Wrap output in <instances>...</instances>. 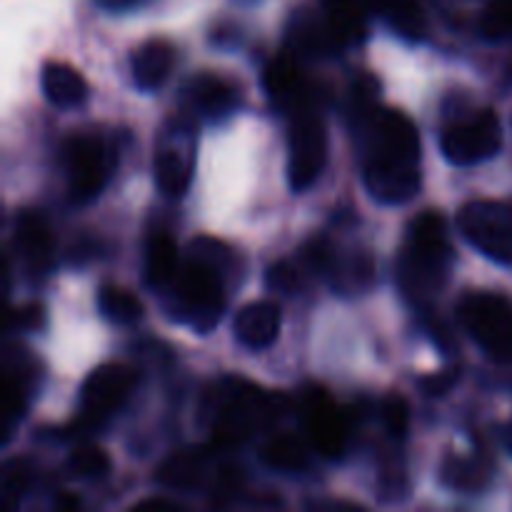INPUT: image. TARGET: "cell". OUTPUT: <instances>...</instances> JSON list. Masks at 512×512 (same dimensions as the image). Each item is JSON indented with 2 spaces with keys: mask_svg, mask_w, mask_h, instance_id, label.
I'll return each mask as SVG.
<instances>
[{
  "mask_svg": "<svg viewBox=\"0 0 512 512\" xmlns=\"http://www.w3.org/2000/svg\"><path fill=\"white\" fill-rule=\"evenodd\" d=\"M110 465V455L100 445H80L68 458V468L78 478H103L110 473Z\"/></svg>",
  "mask_w": 512,
  "mask_h": 512,
  "instance_id": "4316f807",
  "label": "cell"
},
{
  "mask_svg": "<svg viewBox=\"0 0 512 512\" xmlns=\"http://www.w3.org/2000/svg\"><path fill=\"white\" fill-rule=\"evenodd\" d=\"M230 250L213 238L193 240L190 255L170 288L175 290V310L180 320L198 333H210L225 313L223 275Z\"/></svg>",
  "mask_w": 512,
  "mask_h": 512,
  "instance_id": "7a4b0ae2",
  "label": "cell"
},
{
  "mask_svg": "<svg viewBox=\"0 0 512 512\" xmlns=\"http://www.w3.org/2000/svg\"><path fill=\"white\" fill-rule=\"evenodd\" d=\"M460 233L490 260L512 265V208L500 200H473L458 215Z\"/></svg>",
  "mask_w": 512,
  "mask_h": 512,
  "instance_id": "52a82bcc",
  "label": "cell"
},
{
  "mask_svg": "<svg viewBox=\"0 0 512 512\" xmlns=\"http://www.w3.org/2000/svg\"><path fill=\"white\" fill-rule=\"evenodd\" d=\"M440 475H443V483L453 490H478L483 488L485 478H488V470H485L478 460L448 455Z\"/></svg>",
  "mask_w": 512,
  "mask_h": 512,
  "instance_id": "484cf974",
  "label": "cell"
},
{
  "mask_svg": "<svg viewBox=\"0 0 512 512\" xmlns=\"http://www.w3.org/2000/svg\"><path fill=\"white\" fill-rule=\"evenodd\" d=\"M303 418L310 445L328 460L343 458L350 443L348 415L330 400L323 388H310L305 393Z\"/></svg>",
  "mask_w": 512,
  "mask_h": 512,
  "instance_id": "7c38bea8",
  "label": "cell"
},
{
  "mask_svg": "<svg viewBox=\"0 0 512 512\" xmlns=\"http://www.w3.org/2000/svg\"><path fill=\"white\" fill-rule=\"evenodd\" d=\"M460 380V368H448V370H440V373L433 375H425L420 378V388H423L425 395L430 398H440V395H448L450 390L455 388V383Z\"/></svg>",
  "mask_w": 512,
  "mask_h": 512,
  "instance_id": "836d02e7",
  "label": "cell"
},
{
  "mask_svg": "<svg viewBox=\"0 0 512 512\" xmlns=\"http://www.w3.org/2000/svg\"><path fill=\"white\" fill-rule=\"evenodd\" d=\"M118 155L113 145L98 135L75 133L63 145V165L68 175V195L73 203H90L103 193L113 175Z\"/></svg>",
  "mask_w": 512,
  "mask_h": 512,
  "instance_id": "5b68a950",
  "label": "cell"
},
{
  "mask_svg": "<svg viewBox=\"0 0 512 512\" xmlns=\"http://www.w3.org/2000/svg\"><path fill=\"white\" fill-rule=\"evenodd\" d=\"M480 33L488 40H503L512 35V0H490L480 15Z\"/></svg>",
  "mask_w": 512,
  "mask_h": 512,
  "instance_id": "f1b7e54d",
  "label": "cell"
},
{
  "mask_svg": "<svg viewBox=\"0 0 512 512\" xmlns=\"http://www.w3.org/2000/svg\"><path fill=\"white\" fill-rule=\"evenodd\" d=\"M503 145V128L490 108L445 125L440 148L455 165H475L490 160Z\"/></svg>",
  "mask_w": 512,
  "mask_h": 512,
  "instance_id": "ba28073f",
  "label": "cell"
},
{
  "mask_svg": "<svg viewBox=\"0 0 512 512\" xmlns=\"http://www.w3.org/2000/svg\"><path fill=\"white\" fill-rule=\"evenodd\" d=\"M188 100L193 108L205 118H220L228 115L238 103V90L233 83L213 73H200L190 80Z\"/></svg>",
  "mask_w": 512,
  "mask_h": 512,
  "instance_id": "e0dca14e",
  "label": "cell"
},
{
  "mask_svg": "<svg viewBox=\"0 0 512 512\" xmlns=\"http://www.w3.org/2000/svg\"><path fill=\"white\" fill-rule=\"evenodd\" d=\"M45 325V308L40 303H25L20 308H13L8 318V330H20V333H30V330H40Z\"/></svg>",
  "mask_w": 512,
  "mask_h": 512,
  "instance_id": "d6a6232c",
  "label": "cell"
},
{
  "mask_svg": "<svg viewBox=\"0 0 512 512\" xmlns=\"http://www.w3.org/2000/svg\"><path fill=\"white\" fill-rule=\"evenodd\" d=\"M303 275V265H295L290 263V260H278V263L270 265L268 273H265V283H268V288L273 290V293L293 295L295 290L303 285Z\"/></svg>",
  "mask_w": 512,
  "mask_h": 512,
  "instance_id": "f546056e",
  "label": "cell"
},
{
  "mask_svg": "<svg viewBox=\"0 0 512 512\" xmlns=\"http://www.w3.org/2000/svg\"><path fill=\"white\" fill-rule=\"evenodd\" d=\"M43 93L58 108H75V105L88 100V80L83 78L78 68L63 60H50L43 65Z\"/></svg>",
  "mask_w": 512,
  "mask_h": 512,
  "instance_id": "2e32d148",
  "label": "cell"
},
{
  "mask_svg": "<svg viewBox=\"0 0 512 512\" xmlns=\"http://www.w3.org/2000/svg\"><path fill=\"white\" fill-rule=\"evenodd\" d=\"M308 443L310 440H303L300 435L293 433L275 435L273 440H268L260 458H263V463L268 468L283 470V473H295V470L308 465Z\"/></svg>",
  "mask_w": 512,
  "mask_h": 512,
  "instance_id": "cb8c5ba5",
  "label": "cell"
},
{
  "mask_svg": "<svg viewBox=\"0 0 512 512\" xmlns=\"http://www.w3.org/2000/svg\"><path fill=\"white\" fill-rule=\"evenodd\" d=\"M208 473V455L203 450H175L158 468V480L165 488H198Z\"/></svg>",
  "mask_w": 512,
  "mask_h": 512,
  "instance_id": "44dd1931",
  "label": "cell"
},
{
  "mask_svg": "<svg viewBox=\"0 0 512 512\" xmlns=\"http://www.w3.org/2000/svg\"><path fill=\"white\" fill-rule=\"evenodd\" d=\"M3 495L5 498H23L25 490L30 488V480H33V468H30L28 460L13 458L3 465Z\"/></svg>",
  "mask_w": 512,
  "mask_h": 512,
  "instance_id": "4dcf8cb0",
  "label": "cell"
},
{
  "mask_svg": "<svg viewBox=\"0 0 512 512\" xmlns=\"http://www.w3.org/2000/svg\"><path fill=\"white\" fill-rule=\"evenodd\" d=\"M195 170V125L188 118L175 120L163 133L155 153V183L168 198H183Z\"/></svg>",
  "mask_w": 512,
  "mask_h": 512,
  "instance_id": "30bf717a",
  "label": "cell"
},
{
  "mask_svg": "<svg viewBox=\"0 0 512 512\" xmlns=\"http://www.w3.org/2000/svg\"><path fill=\"white\" fill-rule=\"evenodd\" d=\"M138 385V373L128 365L105 363L98 365L93 373L85 378L80 390V403H83L85 423L95 425L100 420L110 418L118 408L128 403L130 393Z\"/></svg>",
  "mask_w": 512,
  "mask_h": 512,
  "instance_id": "8fae6325",
  "label": "cell"
},
{
  "mask_svg": "<svg viewBox=\"0 0 512 512\" xmlns=\"http://www.w3.org/2000/svg\"><path fill=\"white\" fill-rule=\"evenodd\" d=\"M380 413H383V425L388 428V433L393 435V438H405V435H408L410 430L408 400L400 398V395H388V398L383 400Z\"/></svg>",
  "mask_w": 512,
  "mask_h": 512,
  "instance_id": "1f68e13d",
  "label": "cell"
},
{
  "mask_svg": "<svg viewBox=\"0 0 512 512\" xmlns=\"http://www.w3.org/2000/svg\"><path fill=\"white\" fill-rule=\"evenodd\" d=\"M280 323H283V313H280L278 303L255 300L235 315V338L250 350L270 348L278 340Z\"/></svg>",
  "mask_w": 512,
  "mask_h": 512,
  "instance_id": "5bb4252c",
  "label": "cell"
},
{
  "mask_svg": "<svg viewBox=\"0 0 512 512\" xmlns=\"http://www.w3.org/2000/svg\"><path fill=\"white\" fill-rule=\"evenodd\" d=\"M98 308L103 318H108L115 325H133L143 318L145 308L135 293L120 285H103L98 293Z\"/></svg>",
  "mask_w": 512,
  "mask_h": 512,
  "instance_id": "d4e9b609",
  "label": "cell"
},
{
  "mask_svg": "<svg viewBox=\"0 0 512 512\" xmlns=\"http://www.w3.org/2000/svg\"><path fill=\"white\" fill-rule=\"evenodd\" d=\"M175 65V48L163 38H153L133 53V80L138 88L155 90L168 80Z\"/></svg>",
  "mask_w": 512,
  "mask_h": 512,
  "instance_id": "ac0fdd59",
  "label": "cell"
},
{
  "mask_svg": "<svg viewBox=\"0 0 512 512\" xmlns=\"http://www.w3.org/2000/svg\"><path fill=\"white\" fill-rule=\"evenodd\" d=\"M323 20L333 33L338 48L363 43L368 35V3L365 0H320Z\"/></svg>",
  "mask_w": 512,
  "mask_h": 512,
  "instance_id": "9a60e30c",
  "label": "cell"
},
{
  "mask_svg": "<svg viewBox=\"0 0 512 512\" xmlns=\"http://www.w3.org/2000/svg\"><path fill=\"white\" fill-rule=\"evenodd\" d=\"M458 320L493 360H512V303L498 293H470L458 303Z\"/></svg>",
  "mask_w": 512,
  "mask_h": 512,
  "instance_id": "8992f818",
  "label": "cell"
},
{
  "mask_svg": "<svg viewBox=\"0 0 512 512\" xmlns=\"http://www.w3.org/2000/svg\"><path fill=\"white\" fill-rule=\"evenodd\" d=\"M133 510H138V512H150V510L163 512V510H183V505L173 503V500H168V498H148V500H140V503H135Z\"/></svg>",
  "mask_w": 512,
  "mask_h": 512,
  "instance_id": "e575fe53",
  "label": "cell"
},
{
  "mask_svg": "<svg viewBox=\"0 0 512 512\" xmlns=\"http://www.w3.org/2000/svg\"><path fill=\"white\" fill-rule=\"evenodd\" d=\"M180 273V253L168 233H153L145 245V280L150 288L163 290L175 283Z\"/></svg>",
  "mask_w": 512,
  "mask_h": 512,
  "instance_id": "ffe728a7",
  "label": "cell"
},
{
  "mask_svg": "<svg viewBox=\"0 0 512 512\" xmlns=\"http://www.w3.org/2000/svg\"><path fill=\"white\" fill-rule=\"evenodd\" d=\"M263 85L268 90L270 98L280 105H303L305 95V80L303 70L295 63L293 55L283 53L278 58H273L265 68Z\"/></svg>",
  "mask_w": 512,
  "mask_h": 512,
  "instance_id": "d6986e66",
  "label": "cell"
},
{
  "mask_svg": "<svg viewBox=\"0 0 512 512\" xmlns=\"http://www.w3.org/2000/svg\"><path fill=\"white\" fill-rule=\"evenodd\" d=\"M288 180L295 193L313 188L328 163V133L315 113H298L288 135Z\"/></svg>",
  "mask_w": 512,
  "mask_h": 512,
  "instance_id": "9c48e42d",
  "label": "cell"
},
{
  "mask_svg": "<svg viewBox=\"0 0 512 512\" xmlns=\"http://www.w3.org/2000/svg\"><path fill=\"white\" fill-rule=\"evenodd\" d=\"M288 408L283 395L268 393L248 380L225 378L210 393L205 413L210 418L213 440L220 448H233L253 438L258 430L273 425Z\"/></svg>",
  "mask_w": 512,
  "mask_h": 512,
  "instance_id": "277c9868",
  "label": "cell"
},
{
  "mask_svg": "<svg viewBox=\"0 0 512 512\" xmlns=\"http://www.w3.org/2000/svg\"><path fill=\"white\" fill-rule=\"evenodd\" d=\"M13 245L20 263L25 265L30 275L50 273L55 260V245L50 225L43 215L35 213V210L18 213L13 230Z\"/></svg>",
  "mask_w": 512,
  "mask_h": 512,
  "instance_id": "4fadbf2b",
  "label": "cell"
},
{
  "mask_svg": "<svg viewBox=\"0 0 512 512\" xmlns=\"http://www.w3.org/2000/svg\"><path fill=\"white\" fill-rule=\"evenodd\" d=\"M370 10L383 15L390 28L408 40H420L425 35V15L418 0H365Z\"/></svg>",
  "mask_w": 512,
  "mask_h": 512,
  "instance_id": "7402d4cb",
  "label": "cell"
},
{
  "mask_svg": "<svg viewBox=\"0 0 512 512\" xmlns=\"http://www.w3.org/2000/svg\"><path fill=\"white\" fill-rule=\"evenodd\" d=\"M453 265L448 223L438 210L420 213L410 223L398 258V283L405 298L423 305L445 285Z\"/></svg>",
  "mask_w": 512,
  "mask_h": 512,
  "instance_id": "3957f363",
  "label": "cell"
},
{
  "mask_svg": "<svg viewBox=\"0 0 512 512\" xmlns=\"http://www.w3.org/2000/svg\"><path fill=\"white\" fill-rule=\"evenodd\" d=\"M335 260H338L335 245L330 243V238H325V235H315V238H310L308 243L300 248V265H303L305 273L330 275Z\"/></svg>",
  "mask_w": 512,
  "mask_h": 512,
  "instance_id": "83f0119b",
  "label": "cell"
},
{
  "mask_svg": "<svg viewBox=\"0 0 512 512\" xmlns=\"http://www.w3.org/2000/svg\"><path fill=\"white\" fill-rule=\"evenodd\" d=\"M58 508H63V510H75V508H80V500L70 498V495H63V498H58Z\"/></svg>",
  "mask_w": 512,
  "mask_h": 512,
  "instance_id": "d590c367",
  "label": "cell"
},
{
  "mask_svg": "<svg viewBox=\"0 0 512 512\" xmlns=\"http://www.w3.org/2000/svg\"><path fill=\"white\" fill-rule=\"evenodd\" d=\"M365 133L363 180L378 203L413 200L423 185L420 133L413 120L395 108H378L360 123Z\"/></svg>",
  "mask_w": 512,
  "mask_h": 512,
  "instance_id": "6da1fadb",
  "label": "cell"
},
{
  "mask_svg": "<svg viewBox=\"0 0 512 512\" xmlns=\"http://www.w3.org/2000/svg\"><path fill=\"white\" fill-rule=\"evenodd\" d=\"M505 445L512 450V423L508 425V430H505Z\"/></svg>",
  "mask_w": 512,
  "mask_h": 512,
  "instance_id": "8d00e7d4",
  "label": "cell"
},
{
  "mask_svg": "<svg viewBox=\"0 0 512 512\" xmlns=\"http://www.w3.org/2000/svg\"><path fill=\"white\" fill-rule=\"evenodd\" d=\"M328 278L338 293L343 295L363 293V290H368L375 280L373 258L365 253H355L345 260H335Z\"/></svg>",
  "mask_w": 512,
  "mask_h": 512,
  "instance_id": "603a6c76",
  "label": "cell"
}]
</instances>
